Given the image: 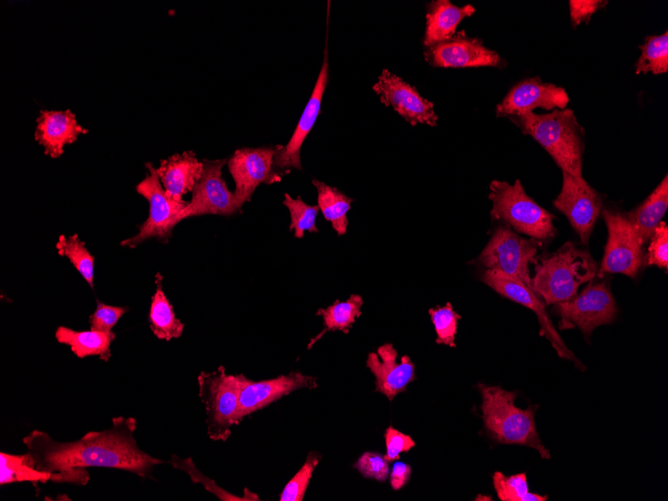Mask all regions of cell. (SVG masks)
<instances>
[{
    "instance_id": "4316f807",
    "label": "cell",
    "mask_w": 668,
    "mask_h": 501,
    "mask_svg": "<svg viewBox=\"0 0 668 501\" xmlns=\"http://www.w3.org/2000/svg\"><path fill=\"white\" fill-rule=\"evenodd\" d=\"M317 190V206L324 218L329 221L335 232L344 235L348 227L347 213L351 209L353 199L317 179L312 180Z\"/></svg>"
},
{
    "instance_id": "e575fe53",
    "label": "cell",
    "mask_w": 668,
    "mask_h": 501,
    "mask_svg": "<svg viewBox=\"0 0 668 501\" xmlns=\"http://www.w3.org/2000/svg\"><path fill=\"white\" fill-rule=\"evenodd\" d=\"M170 462L175 468L183 469L185 472H187L189 476L192 478L193 482H201L207 490L214 493L218 498H220V500H231V501L260 500L256 494L249 492V490L247 489H245L246 490L245 495L240 497L234 494H230L225 490L221 489L220 487L216 486L215 482L210 481L208 478L204 477L195 468V465L193 464L191 458L181 459L176 455H172Z\"/></svg>"
},
{
    "instance_id": "d6a6232c",
    "label": "cell",
    "mask_w": 668,
    "mask_h": 501,
    "mask_svg": "<svg viewBox=\"0 0 668 501\" xmlns=\"http://www.w3.org/2000/svg\"><path fill=\"white\" fill-rule=\"evenodd\" d=\"M436 333V343L449 347H456L455 338L458 320L461 316L453 309L450 303L436 306L428 310Z\"/></svg>"
},
{
    "instance_id": "9c48e42d",
    "label": "cell",
    "mask_w": 668,
    "mask_h": 501,
    "mask_svg": "<svg viewBox=\"0 0 668 501\" xmlns=\"http://www.w3.org/2000/svg\"><path fill=\"white\" fill-rule=\"evenodd\" d=\"M561 330L578 327L588 339L595 328L611 323L617 313L608 281L592 282L570 300L557 303Z\"/></svg>"
},
{
    "instance_id": "ffe728a7",
    "label": "cell",
    "mask_w": 668,
    "mask_h": 501,
    "mask_svg": "<svg viewBox=\"0 0 668 501\" xmlns=\"http://www.w3.org/2000/svg\"><path fill=\"white\" fill-rule=\"evenodd\" d=\"M398 352L391 343L378 347L366 359V366L375 377V391L385 395L389 401L406 391L409 383L416 379L415 365L404 355L397 361Z\"/></svg>"
},
{
    "instance_id": "836d02e7",
    "label": "cell",
    "mask_w": 668,
    "mask_h": 501,
    "mask_svg": "<svg viewBox=\"0 0 668 501\" xmlns=\"http://www.w3.org/2000/svg\"><path fill=\"white\" fill-rule=\"evenodd\" d=\"M320 460L321 455L318 452H309L302 467L283 488L279 496V500L302 501L312 478L313 472L316 466L319 464Z\"/></svg>"
},
{
    "instance_id": "8d00e7d4",
    "label": "cell",
    "mask_w": 668,
    "mask_h": 501,
    "mask_svg": "<svg viewBox=\"0 0 668 501\" xmlns=\"http://www.w3.org/2000/svg\"><path fill=\"white\" fill-rule=\"evenodd\" d=\"M364 478L375 479L384 482L389 476V462L384 455L377 452L366 451L353 464Z\"/></svg>"
},
{
    "instance_id": "f1b7e54d",
    "label": "cell",
    "mask_w": 668,
    "mask_h": 501,
    "mask_svg": "<svg viewBox=\"0 0 668 501\" xmlns=\"http://www.w3.org/2000/svg\"><path fill=\"white\" fill-rule=\"evenodd\" d=\"M362 305V297L358 294H352L345 301L336 300L332 305L318 309L316 315L322 317L324 329L313 338L308 348L328 331H342L347 334L356 319L361 315Z\"/></svg>"
},
{
    "instance_id": "e0dca14e",
    "label": "cell",
    "mask_w": 668,
    "mask_h": 501,
    "mask_svg": "<svg viewBox=\"0 0 668 501\" xmlns=\"http://www.w3.org/2000/svg\"><path fill=\"white\" fill-rule=\"evenodd\" d=\"M239 381V421L283 396L299 389H315L318 386L317 378L305 375L298 371L276 378L254 381L243 374H237Z\"/></svg>"
},
{
    "instance_id": "3957f363",
    "label": "cell",
    "mask_w": 668,
    "mask_h": 501,
    "mask_svg": "<svg viewBox=\"0 0 668 501\" xmlns=\"http://www.w3.org/2000/svg\"><path fill=\"white\" fill-rule=\"evenodd\" d=\"M482 396V419L489 435L502 444L534 448L542 458L550 459L549 450L539 438L535 424V407L520 409L515 405L516 391L500 386L477 385Z\"/></svg>"
},
{
    "instance_id": "cb8c5ba5",
    "label": "cell",
    "mask_w": 668,
    "mask_h": 501,
    "mask_svg": "<svg viewBox=\"0 0 668 501\" xmlns=\"http://www.w3.org/2000/svg\"><path fill=\"white\" fill-rule=\"evenodd\" d=\"M668 206V179H664L647 197V199L631 212L625 213L633 225L641 243L650 240L656 227L662 221Z\"/></svg>"
},
{
    "instance_id": "7402d4cb",
    "label": "cell",
    "mask_w": 668,
    "mask_h": 501,
    "mask_svg": "<svg viewBox=\"0 0 668 501\" xmlns=\"http://www.w3.org/2000/svg\"><path fill=\"white\" fill-rule=\"evenodd\" d=\"M204 163L192 151L174 154L160 162L157 175L165 191L177 200L192 191L203 174Z\"/></svg>"
},
{
    "instance_id": "6da1fadb",
    "label": "cell",
    "mask_w": 668,
    "mask_h": 501,
    "mask_svg": "<svg viewBox=\"0 0 668 501\" xmlns=\"http://www.w3.org/2000/svg\"><path fill=\"white\" fill-rule=\"evenodd\" d=\"M136 419L115 417L110 428L91 431L76 441L59 442L48 433L33 430L22 441L37 469L57 472L105 467L151 477L156 465L165 463L141 450L134 437Z\"/></svg>"
},
{
    "instance_id": "8992f818",
    "label": "cell",
    "mask_w": 668,
    "mask_h": 501,
    "mask_svg": "<svg viewBox=\"0 0 668 501\" xmlns=\"http://www.w3.org/2000/svg\"><path fill=\"white\" fill-rule=\"evenodd\" d=\"M198 395L206 413L207 435L214 441H226L239 421V381L237 374H227L224 366L202 371L197 376Z\"/></svg>"
},
{
    "instance_id": "ab89813d",
    "label": "cell",
    "mask_w": 668,
    "mask_h": 501,
    "mask_svg": "<svg viewBox=\"0 0 668 501\" xmlns=\"http://www.w3.org/2000/svg\"><path fill=\"white\" fill-rule=\"evenodd\" d=\"M386 453L384 457L388 462L400 458L401 452H408L415 447V441L411 436L389 426L384 433Z\"/></svg>"
},
{
    "instance_id": "f35d334b",
    "label": "cell",
    "mask_w": 668,
    "mask_h": 501,
    "mask_svg": "<svg viewBox=\"0 0 668 501\" xmlns=\"http://www.w3.org/2000/svg\"><path fill=\"white\" fill-rule=\"evenodd\" d=\"M127 311V307L112 306L97 301L95 311L89 316L90 329L112 332V328Z\"/></svg>"
},
{
    "instance_id": "7c38bea8",
    "label": "cell",
    "mask_w": 668,
    "mask_h": 501,
    "mask_svg": "<svg viewBox=\"0 0 668 501\" xmlns=\"http://www.w3.org/2000/svg\"><path fill=\"white\" fill-rule=\"evenodd\" d=\"M277 149L278 146L240 148L227 160L229 173L235 182L233 193L241 206L251 199L260 184L281 180V174L273 168Z\"/></svg>"
},
{
    "instance_id": "52a82bcc",
    "label": "cell",
    "mask_w": 668,
    "mask_h": 501,
    "mask_svg": "<svg viewBox=\"0 0 668 501\" xmlns=\"http://www.w3.org/2000/svg\"><path fill=\"white\" fill-rule=\"evenodd\" d=\"M148 174L136 185V191L149 203L147 219L139 226V232L121 242L122 246L134 248L143 241L157 238L167 242L187 202L177 200L163 188L156 168L146 163Z\"/></svg>"
},
{
    "instance_id": "83f0119b",
    "label": "cell",
    "mask_w": 668,
    "mask_h": 501,
    "mask_svg": "<svg viewBox=\"0 0 668 501\" xmlns=\"http://www.w3.org/2000/svg\"><path fill=\"white\" fill-rule=\"evenodd\" d=\"M53 472L42 471L36 468L30 453L15 455L0 453V484L18 482L46 483L52 481Z\"/></svg>"
},
{
    "instance_id": "74e56055",
    "label": "cell",
    "mask_w": 668,
    "mask_h": 501,
    "mask_svg": "<svg viewBox=\"0 0 668 501\" xmlns=\"http://www.w3.org/2000/svg\"><path fill=\"white\" fill-rule=\"evenodd\" d=\"M647 264L667 270L668 267V227L661 221L650 238Z\"/></svg>"
},
{
    "instance_id": "60d3db41",
    "label": "cell",
    "mask_w": 668,
    "mask_h": 501,
    "mask_svg": "<svg viewBox=\"0 0 668 501\" xmlns=\"http://www.w3.org/2000/svg\"><path fill=\"white\" fill-rule=\"evenodd\" d=\"M607 1L601 0H571L569 1L570 18L573 27L582 22H588L591 16L599 9L607 5Z\"/></svg>"
},
{
    "instance_id": "ac0fdd59",
    "label": "cell",
    "mask_w": 668,
    "mask_h": 501,
    "mask_svg": "<svg viewBox=\"0 0 668 501\" xmlns=\"http://www.w3.org/2000/svg\"><path fill=\"white\" fill-rule=\"evenodd\" d=\"M568 102V94L562 87L542 82L539 77L528 78L509 90L496 106V115L518 116L531 113L536 108L565 109Z\"/></svg>"
},
{
    "instance_id": "7bdbcfd3",
    "label": "cell",
    "mask_w": 668,
    "mask_h": 501,
    "mask_svg": "<svg viewBox=\"0 0 668 501\" xmlns=\"http://www.w3.org/2000/svg\"><path fill=\"white\" fill-rule=\"evenodd\" d=\"M547 499H548L547 496H543V495H539V494L531 493V492H528L524 497V501H546Z\"/></svg>"
},
{
    "instance_id": "44dd1931",
    "label": "cell",
    "mask_w": 668,
    "mask_h": 501,
    "mask_svg": "<svg viewBox=\"0 0 668 501\" xmlns=\"http://www.w3.org/2000/svg\"><path fill=\"white\" fill-rule=\"evenodd\" d=\"M36 123L35 140L43 146L45 155L51 158L60 157L66 144L73 143L80 134L88 132L69 109L41 110Z\"/></svg>"
},
{
    "instance_id": "484cf974",
    "label": "cell",
    "mask_w": 668,
    "mask_h": 501,
    "mask_svg": "<svg viewBox=\"0 0 668 501\" xmlns=\"http://www.w3.org/2000/svg\"><path fill=\"white\" fill-rule=\"evenodd\" d=\"M155 284L156 290L151 298L148 315L150 329L160 340L179 338L184 331V323L176 317L174 308L163 291L160 273L155 276Z\"/></svg>"
},
{
    "instance_id": "4dcf8cb0",
    "label": "cell",
    "mask_w": 668,
    "mask_h": 501,
    "mask_svg": "<svg viewBox=\"0 0 668 501\" xmlns=\"http://www.w3.org/2000/svg\"><path fill=\"white\" fill-rule=\"evenodd\" d=\"M59 255L67 257L84 280L93 289L94 256L88 251L77 234L72 236L60 235L56 243Z\"/></svg>"
},
{
    "instance_id": "ba28073f",
    "label": "cell",
    "mask_w": 668,
    "mask_h": 501,
    "mask_svg": "<svg viewBox=\"0 0 668 501\" xmlns=\"http://www.w3.org/2000/svg\"><path fill=\"white\" fill-rule=\"evenodd\" d=\"M540 243L533 238L518 235L509 226H499L477 261L486 269L512 276L533 290L529 263H533Z\"/></svg>"
},
{
    "instance_id": "d6986e66",
    "label": "cell",
    "mask_w": 668,
    "mask_h": 501,
    "mask_svg": "<svg viewBox=\"0 0 668 501\" xmlns=\"http://www.w3.org/2000/svg\"><path fill=\"white\" fill-rule=\"evenodd\" d=\"M328 82V53L324 52L323 63L318 74L312 94L304 108L297 126L284 146H278L274 156L273 168L277 172L289 171L290 169L302 170L300 151L301 147L312 130L318 115L320 114L321 102Z\"/></svg>"
},
{
    "instance_id": "2e32d148",
    "label": "cell",
    "mask_w": 668,
    "mask_h": 501,
    "mask_svg": "<svg viewBox=\"0 0 668 501\" xmlns=\"http://www.w3.org/2000/svg\"><path fill=\"white\" fill-rule=\"evenodd\" d=\"M481 280L501 296L535 312L540 324L541 334L546 336L550 341L558 356L571 360L578 367L583 368V365L577 360L573 352L564 344L548 317L544 303L533 290L514 277L491 269H486L483 272Z\"/></svg>"
},
{
    "instance_id": "603a6c76",
    "label": "cell",
    "mask_w": 668,
    "mask_h": 501,
    "mask_svg": "<svg viewBox=\"0 0 668 501\" xmlns=\"http://www.w3.org/2000/svg\"><path fill=\"white\" fill-rule=\"evenodd\" d=\"M474 13L475 8L471 4L459 7L448 0L431 1L426 13L424 46L430 47L450 39L460 22Z\"/></svg>"
},
{
    "instance_id": "7a4b0ae2",
    "label": "cell",
    "mask_w": 668,
    "mask_h": 501,
    "mask_svg": "<svg viewBox=\"0 0 668 501\" xmlns=\"http://www.w3.org/2000/svg\"><path fill=\"white\" fill-rule=\"evenodd\" d=\"M510 119L523 133L533 137L562 171L577 178L583 177L584 132L571 109H554L547 114L531 112Z\"/></svg>"
},
{
    "instance_id": "1f68e13d",
    "label": "cell",
    "mask_w": 668,
    "mask_h": 501,
    "mask_svg": "<svg viewBox=\"0 0 668 501\" xmlns=\"http://www.w3.org/2000/svg\"><path fill=\"white\" fill-rule=\"evenodd\" d=\"M283 204L290 213L289 230L294 232L296 238H302L305 231L318 232L316 218L320 210L317 205L307 204L300 196L294 199L288 193L284 194Z\"/></svg>"
},
{
    "instance_id": "b9f144b4",
    "label": "cell",
    "mask_w": 668,
    "mask_h": 501,
    "mask_svg": "<svg viewBox=\"0 0 668 501\" xmlns=\"http://www.w3.org/2000/svg\"><path fill=\"white\" fill-rule=\"evenodd\" d=\"M411 476V466L403 462H395L390 472V485L393 490L401 489Z\"/></svg>"
},
{
    "instance_id": "30bf717a",
    "label": "cell",
    "mask_w": 668,
    "mask_h": 501,
    "mask_svg": "<svg viewBox=\"0 0 668 501\" xmlns=\"http://www.w3.org/2000/svg\"><path fill=\"white\" fill-rule=\"evenodd\" d=\"M608 238L599 275L622 273L634 278L643 263V244L625 214L604 210Z\"/></svg>"
},
{
    "instance_id": "d4e9b609",
    "label": "cell",
    "mask_w": 668,
    "mask_h": 501,
    "mask_svg": "<svg viewBox=\"0 0 668 501\" xmlns=\"http://www.w3.org/2000/svg\"><path fill=\"white\" fill-rule=\"evenodd\" d=\"M55 338L59 343L68 345L78 358L98 356L108 361L111 357V343L115 339V333L92 329L77 331L59 326L56 329Z\"/></svg>"
},
{
    "instance_id": "5b68a950",
    "label": "cell",
    "mask_w": 668,
    "mask_h": 501,
    "mask_svg": "<svg viewBox=\"0 0 668 501\" xmlns=\"http://www.w3.org/2000/svg\"><path fill=\"white\" fill-rule=\"evenodd\" d=\"M489 188L493 218L504 221L516 233L538 241L555 235L554 216L526 194L520 180H515L514 184L493 180Z\"/></svg>"
},
{
    "instance_id": "8fae6325",
    "label": "cell",
    "mask_w": 668,
    "mask_h": 501,
    "mask_svg": "<svg viewBox=\"0 0 668 501\" xmlns=\"http://www.w3.org/2000/svg\"><path fill=\"white\" fill-rule=\"evenodd\" d=\"M226 162V159L203 161L202 177L192 190L191 200L180 213L179 222L207 214L229 216L241 209L222 177V167Z\"/></svg>"
},
{
    "instance_id": "4fadbf2b",
    "label": "cell",
    "mask_w": 668,
    "mask_h": 501,
    "mask_svg": "<svg viewBox=\"0 0 668 501\" xmlns=\"http://www.w3.org/2000/svg\"><path fill=\"white\" fill-rule=\"evenodd\" d=\"M372 88L381 103L391 107L412 126L437 125L438 116L433 103L422 97L414 86L391 71L383 69Z\"/></svg>"
},
{
    "instance_id": "277c9868",
    "label": "cell",
    "mask_w": 668,
    "mask_h": 501,
    "mask_svg": "<svg viewBox=\"0 0 668 501\" xmlns=\"http://www.w3.org/2000/svg\"><path fill=\"white\" fill-rule=\"evenodd\" d=\"M531 278L534 292L545 304H557L577 295L579 286L591 281L597 265L587 250L566 242L555 252L533 261Z\"/></svg>"
},
{
    "instance_id": "d590c367",
    "label": "cell",
    "mask_w": 668,
    "mask_h": 501,
    "mask_svg": "<svg viewBox=\"0 0 668 501\" xmlns=\"http://www.w3.org/2000/svg\"><path fill=\"white\" fill-rule=\"evenodd\" d=\"M493 486L502 501H524L529 492L525 473L506 476L501 472L493 474Z\"/></svg>"
},
{
    "instance_id": "9a60e30c",
    "label": "cell",
    "mask_w": 668,
    "mask_h": 501,
    "mask_svg": "<svg viewBox=\"0 0 668 501\" xmlns=\"http://www.w3.org/2000/svg\"><path fill=\"white\" fill-rule=\"evenodd\" d=\"M423 55L432 67L504 68L506 65V61L496 51L487 48L481 39L468 36L463 30L446 41L427 47Z\"/></svg>"
},
{
    "instance_id": "f546056e",
    "label": "cell",
    "mask_w": 668,
    "mask_h": 501,
    "mask_svg": "<svg viewBox=\"0 0 668 501\" xmlns=\"http://www.w3.org/2000/svg\"><path fill=\"white\" fill-rule=\"evenodd\" d=\"M641 55L635 65L636 74H663L668 71V32L660 35L646 36L639 46Z\"/></svg>"
},
{
    "instance_id": "5bb4252c",
    "label": "cell",
    "mask_w": 668,
    "mask_h": 501,
    "mask_svg": "<svg viewBox=\"0 0 668 501\" xmlns=\"http://www.w3.org/2000/svg\"><path fill=\"white\" fill-rule=\"evenodd\" d=\"M563 183L554 206L569 220L583 244H588L595 222L602 210L597 191L583 177L577 178L562 171Z\"/></svg>"
}]
</instances>
